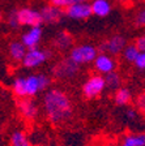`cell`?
I'll use <instances>...</instances> for the list:
<instances>
[{"label": "cell", "instance_id": "1", "mask_svg": "<svg viewBox=\"0 0 145 146\" xmlns=\"http://www.w3.org/2000/svg\"><path fill=\"white\" fill-rule=\"evenodd\" d=\"M43 110L48 121L63 124L72 116V102L60 89H51L43 97Z\"/></svg>", "mask_w": 145, "mask_h": 146}, {"label": "cell", "instance_id": "2", "mask_svg": "<svg viewBox=\"0 0 145 146\" xmlns=\"http://www.w3.org/2000/svg\"><path fill=\"white\" fill-rule=\"evenodd\" d=\"M98 56L97 54V48L90 44H81V46H76L71 50L69 52V58L72 59L75 63H77L79 65L81 64H88L96 60V58Z\"/></svg>", "mask_w": 145, "mask_h": 146}, {"label": "cell", "instance_id": "3", "mask_svg": "<svg viewBox=\"0 0 145 146\" xmlns=\"http://www.w3.org/2000/svg\"><path fill=\"white\" fill-rule=\"evenodd\" d=\"M50 77H47L43 73L39 74H31L29 77H25V85H26V95L29 97H34L35 94H38L39 91L45 90L46 88H48L50 85Z\"/></svg>", "mask_w": 145, "mask_h": 146}, {"label": "cell", "instance_id": "4", "mask_svg": "<svg viewBox=\"0 0 145 146\" xmlns=\"http://www.w3.org/2000/svg\"><path fill=\"white\" fill-rule=\"evenodd\" d=\"M80 69V65L77 63L72 60V59L68 56L67 59L61 60L60 63H57L56 65L54 67V76L56 78H60V80H69L73 78V77L77 76Z\"/></svg>", "mask_w": 145, "mask_h": 146}, {"label": "cell", "instance_id": "5", "mask_svg": "<svg viewBox=\"0 0 145 146\" xmlns=\"http://www.w3.org/2000/svg\"><path fill=\"white\" fill-rule=\"evenodd\" d=\"M106 89V80L100 74L90 76L82 85V93L88 99L96 98Z\"/></svg>", "mask_w": 145, "mask_h": 146}, {"label": "cell", "instance_id": "6", "mask_svg": "<svg viewBox=\"0 0 145 146\" xmlns=\"http://www.w3.org/2000/svg\"><path fill=\"white\" fill-rule=\"evenodd\" d=\"M127 47V39L122 35H112L111 38L103 42L101 44L100 50L102 52L101 54H111V55H118L124 51V48Z\"/></svg>", "mask_w": 145, "mask_h": 146}, {"label": "cell", "instance_id": "7", "mask_svg": "<svg viewBox=\"0 0 145 146\" xmlns=\"http://www.w3.org/2000/svg\"><path fill=\"white\" fill-rule=\"evenodd\" d=\"M48 56H51V54H48L47 51H43L39 48H30L27 50L26 55H25L22 64L25 68H37L41 64H43L48 59Z\"/></svg>", "mask_w": 145, "mask_h": 146}, {"label": "cell", "instance_id": "8", "mask_svg": "<svg viewBox=\"0 0 145 146\" xmlns=\"http://www.w3.org/2000/svg\"><path fill=\"white\" fill-rule=\"evenodd\" d=\"M18 21L20 25H26L30 27L39 26L43 22L41 12L31 8H21L18 9Z\"/></svg>", "mask_w": 145, "mask_h": 146}, {"label": "cell", "instance_id": "9", "mask_svg": "<svg viewBox=\"0 0 145 146\" xmlns=\"http://www.w3.org/2000/svg\"><path fill=\"white\" fill-rule=\"evenodd\" d=\"M92 15H93L92 5L88 4L86 1L72 4L71 7L65 8V16L69 18H73V20H86Z\"/></svg>", "mask_w": 145, "mask_h": 146}, {"label": "cell", "instance_id": "10", "mask_svg": "<svg viewBox=\"0 0 145 146\" xmlns=\"http://www.w3.org/2000/svg\"><path fill=\"white\" fill-rule=\"evenodd\" d=\"M17 107L21 116L24 119H26V120H33L38 115V107L29 98H21L17 102Z\"/></svg>", "mask_w": 145, "mask_h": 146}, {"label": "cell", "instance_id": "11", "mask_svg": "<svg viewBox=\"0 0 145 146\" xmlns=\"http://www.w3.org/2000/svg\"><path fill=\"white\" fill-rule=\"evenodd\" d=\"M94 67L100 73L107 74L115 70L116 68V61L107 54H100L94 60Z\"/></svg>", "mask_w": 145, "mask_h": 146}, {"label": "cell", "instance_id": "12", "mask_svg": "<svg viewBox=\"0 0 145 146\" xmlns=\"http://www.w3.org/2000/svg\"><path fill=\"white\" fill-rule=\"evenodd\" d=\"M41 15H42V20L46 24H57L60 22L63 12H61V8H57V7L52 5H45L41 9Z\"/></svg>", "mask_w": 145, "mask_h": 146}, {"label": "cell", "instance_id": "13", "mask_svg": "<svg viewBox=\"0 0 145 146\" xmlns=\"http://www.w3.org/2000/svg\"><path fill=\"white\" fill-rule=\"evenodd\" d=\"M41 38H42V29L41 26L37 27H31L30 30L25 33L22 35V40L21 42L26 46V48H35L37 44L41 42Z\"/></svg>", "mask_w": 145, "mask_h": 146}, {"label": "cell", "instance_id": "14", "mask_svg": "<svg viewBox=\"0 0 145 146\" xmlns=\"http://www.w3.org/2000/svg\"><path fill=\"white\" fill-rule=\"evenodd\" d=\"M90 5L93 15L98 16V17H106L111 12V3L109 0H93Z\"/></svg>", "mask_w": 145, "mask_h": 146}, {"label": "cell", "instance_id": "15", "mask_svg": "<svg viewBox=\"0 0 145 146\" xmlns=\"http://www.w3.org/2000/svg\"><path fill=\"white\" fill-rule=\"evenodd\" d=\"M26 46L22 42H12L9 44V56L13 59L15 61H22L26 55Z\"/></svg>", "mask_w": 145, "mask_h": 146}, {"label": "cell", "instance_id": "16", "mask_svg": "<svg viewBox=\"0 0 145 146\" xmlns=\"http://www.w3.org/2000/svg\"><path fill=\"white\" fill-rule=\"evenodd\" d=\"M120 146H145V133H132L123 138Z\"/></svg>", "mask_w": 145, "mask_h": 146}, {"label": "cell", "instance_id": "17", "mask_svg": "<svg viewBox=\"0 0 145 146\" xmlns=\"http://www.w3.org/2000/svg\"><path fill=\"white\" fill-rule=\"evenodd\" d=\"M132 99V94L127 88H119L114 94V102L118 106H127Z\"/></svg>", "mask_w": 145, "mask_h": 146}, {"label": "cell", "instance_id": "18", "mask_svg": "<svg viewBox=\"0 0 145 146\" xmlns=\"http://www.w3.org/2000/svg\"><path fill=\"white\" fill-rule=\"evenodd\" d=\"M72 36L68 33L63 31V33H59L54 39V44L55 47H57L59 50H68L72 46Z\"/></svg>", "mask_w": 145, "mask_h": 146}, {"label": "cell", "instance_id": "19", "mask_svg": "<svg viewBox=\"0 0 145 146\" xmlns=\"http://www.w3.org/2000/svg\"><path fill=\"white\" fill-rule=\"evenodd\" d=\"M11 146H31L26 134L21 131H15L11 134Z\"/></svg>", "mask_w": 145, "mask_h": 146}, {"label": "cell", "instance_id": "20", "mask_svg": "<svg viewBox=\"0 0 145 146\" xmlns=\"http://www.w3.org/2000/svg\"><path fill=\"white\" fill-rule=\"evenodd\" d=\"M105 80H106V88L110 89V90H118L122 84L120 76L115 70L111 73H107L105 76Z\"/></svg>", "mask_w": 145, "mask_h": 146}, {"label": "cell", "instance_id": "21", "mask_svg": "<svg viewBox=\"0 0 145 146\" xmlns=\"http://www.w3.org/2000/svg\"><path fill=\"white\" fill-rule=\"evenodd\" d=\"M12 90H13V93H15V95H17L18 98H27L25 78H22V77L16 78L12 84Z\"/></svg>", "mask_w": 145, "mask_h": 146}, {"label": "cell", "instance_id": "22", "mask_svg": "<svg viewBox=\"0 0 145 146\" xmlns=\"http://www.w3.org/2000/svg\"><path fill=\"white\" fill-rule=\"evenodd\" d=\"M139 55H140V51H139V48L136 47V44L127 46V47L124 48V51H123L124 59H126L127 61H131V63H135Z\"/></svg>", "mask_w": 145, "mask_h": 146}, {"label": "cell", "instance_id": "23", "mask_svg": "<svg viewBox=\"0 0 145 146\" xmlns=\"http://www.w3.org/2000/svg\"><path fill=\"white\" fill-rule=\"evenodd\" d=\"M86 0H50V3L52 5L57 7V8H68L71 7L72 4H76V3H84Z\"/></svg>", "mask_w": 145, "mask_h": 146}, {"label": "cell", "instance_id": "24", "mask_svg": "<svg viewBox=\"0 0 145 146\" xmlns=\"http://www.w3.org/2000/svg\"><path fill=\"white\" fill-rule=\"evenodd\" d=\"M8 25L12 29H17L20 26V21H18V9H13L8 15Z\"/></svg>", "mask_w": 145, "mask_h": 146}, {"label": "cell", "instance_id": "25", "mask_svg": "<svg viewBox=\"0 0 145 146\" xmlns=\"http://www.w3.org/2000/svg\"><path fill=\"white\" fill-rule=\"evenodd\" d=\"M135 25L137 27H144L145 26V8L140 9L135 16Z\"/></svg>", "mask_w": 145, "mask_h": 146}, {"label": "cell", "instance_id": "26", "mask_svg": "<svg viewBox=\"0 0 145 146\" xmlns=\"http://www.w3.org/2000/svg\"><path fill=\"white\" fill-rule=\"evenodd\" d=\"M136 106L140 110V112H142L145 115V93L139 95V98L136 100Z\"/></svg>", "mask_w": 145, "mask_h": 146}, {"label": "cell", "instance_id": "27", "mask_svg": "<svg viewBox=\"0 0 145 146\" xmlns=\"http://www.w3.org/2000/svg\"><path fill=\"white\" fill-rule=\"evenodd\" d=\"M135 65L139 69H145V52H140V55L137 56L136 61H135Z\"/></svg>", "mask_w": 145, "mask_h": 146}, {"label": "cell", "instance_id": "28", "mask_svg": "<svg viewBox=\"0 0 145 146\" xmlns=\"http://www.w3.org/2000/svg\"><path fill=\"white\" fill-rule=\"evenodd\" d=\"M136 47L139 48L140 52H145V35H140L136 39Z\"/></svg>", "mask_w": 145, "mask_h": 146}, {"label": "cell", "instance_id": "29", "mask_svg": "<svg viewBox=\"0 0 145 146\" xmlns=\"http://www.w3.org/2000/svg\"><path fill=\"white\" fill-rule=\"evenodd\" d=\"M127 117L130 119V120H136L137 119V112L135 111L133 108H130V110H127Z\"/></svg>", "mask_w": 145, "mask_h": 146}, {"label": "cell", "instance_id": "30", "mask_svg": "<svg viewBox=\"0 0 145 146\" xmlns=\"http://www.w3.org/2000/svg\"><path fill=\"white\" fill-rule=\"evenodd\" d=\"M116 1H120V3H123V1H126V0H116Z\"/></svg>", "mask_w": 145, "mask_h": 146}]
</instances>
